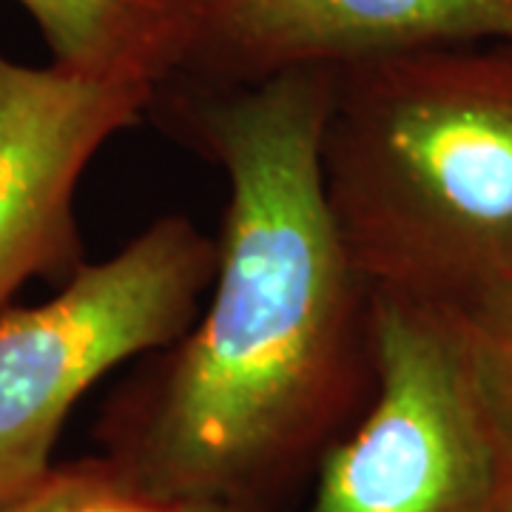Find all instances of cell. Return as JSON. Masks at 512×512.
<instances>
[{
	"mask_svg": "<svg viewBox=\"0 0 512 512\" xmlns=\"http://www.w3.org/2000/svg\"><path fill=\"white\" fill-rule=\"evenodd\" d=\"M333 69L251 86L171 80L154 109L220 165L211 302L143 356L94 424L100 456L214 512H293L376 396L373 288L330 220L319 140Z\"/></svg>",
	"mask_w": 512,
	"mask_h": 512,
	"instance_id": "1",
	"label": "cell"
},
{
	"mask_svg": "<svg viewBox=\"0 0 512 512\" xmlns=\"http://www.w3.org/2000/svg\"><path fill=\"white\" fill-rule=\"evenodd\" d=\"M319 165L373 291L458 305L512 276V40L336 66Z\"/></svg>",
	"mask_w": 512,
	"mask_h": 512,
	"instance_id": "2",
	"label": "cell"
},
{
	"mask_svg": "<svg viewBox=\"0 0 512 512\" xmlns=\"http://www.w3.org/2000/svg\"><path fill=\"white\" fill-rule=\"evenodd\" d=\"M217 259V239L168 214L109 259L83 262L52 299L0 313V507L49 473L94 384L197 322Z\"/></svg>",
	"mask_w": 512,
	"mask_h": 512,
	"instance_id": "3",
	"label": "cell"
},
{
	"mask_svg": "<svg viewBox=\"0 0 512 512\" xmlns=\"http://www.w3.org/2000/svg\"><path fill=\"white\" fill-rule=\"evenodd\" d=\"M376 396L296 512H512V470L450 302L373 291Z\"/></svg>",
	"mask_w": 512,
	"mask_h": 512,
	"instance_id": "4",
	"label": "cell"
},
{
	"mask_svg": "<svg viewBox=\"0 0 512 512\" xmlns=\"http://www.w3.org/2000/svg\"><path fill=\"white\" fill-rule=\"evenodd\" d=\"M157 92L0 52V313L29 279L63 285L80 271L77 185L111 137L154 109Z\"/></svg>",
	"mask_w": 512,
	"mask_h": 512,
	"instance_id": "5",
	"label": "cell"
},
{
	"mask_svg": "<svg viewBox=\"0 0 512 512\" xmlns=\"http://www.w3.org/2000/svg\"><path fill=\"white\" fill-rule=\"evenodd\" d=\"M484 40H512V0H197L180 77L251 86L299 69Z\"/></svg>",
	"mask_w": 512,
	"mask_h": 512,
	"instance_id": "6",
	"label": "cell"
},
{
	"mask_svg": "<svg viewBox=\"0 0 512 512\" xmlns=\"http://www.w3.org/2000/svg\"><path fill=\"white\" fill-rule=\"evenodd\" d=\"M52 63L92 77L163 89L183 72L197 0H18Z\"/></svg>",
	"mask_w": 512,
	"mask_h": 512,
	"instance_id": "7",
	"label": "cell"
},
{
	"mask_svg": "<svg viewBox=\"0 0 512 512\" xmlns=\"http://www.w3.org/2000/svg\"><path fill=\"white\" fill-rule=\"evenodd\" d=\"M0 512H214L151 493L100 456L55 461L49 473Z\"/></svg>",
	"mask_w": 512,
	"mask_h": 512,
	"instance_id": "8",
	"label": "cell"
},
{
	"mask_svg": "<svg viewBox=\"0 0 512 512\" xmlns=\"http://www.w3.org/2000/svg\"><path fill=\"white\" fill-rule=\"evenodd\" d=\"M456 308L481 399L512 470V276Z\"/></svg>",
	"mask_w": 512,
	"mask_h": 512,
	"instance_id": "9",
	"label": "cell"
}]
</instances>
